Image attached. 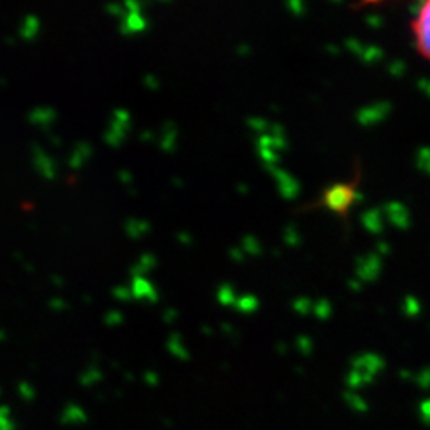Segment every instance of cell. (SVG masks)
<instances>
[{
	"label": "cell",
	"instance_id": "cell-1",
	"mask_svg": "<svg viewBox=\"0 0 430 430\" xmlns=\"http://www.w3.org/2000/svg\"><path fill=\"white\" fill-rule=\"evenodd\" d=\"M357 181L353 183H339L327 188L323 192V198L316 203V206H327L328 210L335 212L337 215H346L349 206L353 205L357 198Z\"/></svg>",
	"mask_w": 430,
	"mask_h": 430
},
{
	"label": "cell",
	"instance_id": "cell-2",
	"mask_svg": "<svg viewBox=\"0 0 430 430\" xmlns=\"http://www.w3.org/2000/svg\"><path fill=\"white\" fill-rule=\"evenodd\" d=\"M414 36H416V47L423 58L430 59V2L421 6L418 16L414 20Z\"/></svg>",
	"mask_w": 430,
	"mask_h": 430
}]
</instances>
